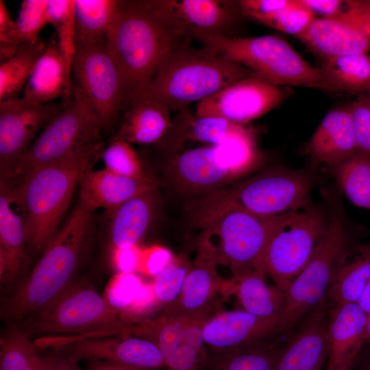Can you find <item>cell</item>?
<instances>
[{"label":"cell","mask_w":370,"mask_h":370,"mask_svg":"<svg viewBox=\"0 0 370 370\" xmlns=\"http://www.w3.org/2000/svg\"><path fill=\"white\" fill-rule=\"evenodd\" d=\"M189 39L156 0L119 1L106 42L122 76L125 101L145 89L161 64L189 45Z\"/></svg>","instance_id":"cell-1"},{"label":"cell","mask_w":370,"mask_h":370,"mask_svg":"<svg viewBox=\"0 0 370 370\" xmlns=\"http://www.w3.org/2000/svg\"><path fill=\"white\" fill-rule=\"evenodd\" d=\"M92 213L79 202L28 278L3 301L0 311L3 320L12 326L27 325L75 280Z\"/></svg>","instance_id":"cell-2"},{"label":"cell","mask_w":370,"mask_h":370,"mask_svg":"<svg viewBox=\"0 0 370 370\" xmlns=\"http://www.w3.org/2000/svg\"><path fill=\"white\" fill-rule=\"evenodd\" d=\"M312 179L306 173L274 168L199 195L190 201V222L204 230L230 210L262 217L283 214L311 206Z\"/></svg>","instance_id":"cell-3"},{"label":"cell","mask_w":370,"mask_h":370,"mask_svg":"<svg viewBox=\"0 0 370 370\" xmlns=\"http://www.w3.org/2000/svg\"><path fill=\"white\" fill-rule=\"evenodd\" d=\"M99 140L42 166L18 181L29 252L42 253L58 232L76 186L100 147Z\"/></svg>","instance_id":"cell-4"},{"label":"cell","mask_w":370,"mask_h":370,"mask_svg":"<svg viewBox=\"0 0 370 370\" xmlns=\"http://www.w3.org/2000/svg\"><path fill=\"white\" fill-rule=\"evenodd\" d=\"M253 75L256 74L241 64L187 45L161 64L135 97L153 99L171 110H181Z\"/></svg>","instance_id":"cell-5"},{"label":"cell","mask_w":370,"mask_h":370,"mask_svg":"<svg viewBox=\"0 0 370 370\" xmlns=\"http://www.w3.org/2000/svg\"><path fill=\"white\" fill-rule=\"evenodd\" d=\"M256 134L251 127L219 144L173 154L165 166L171 186L187 195H204L230 185L260 162Z\"/></svg>","instance_id":"cell-6"},{"label":"cell","mask_w":370,"mask_h":370,"mask_svg":"<svg viewBox=\"0 0 370 370\" xmlns=\"http://www.w3.org/2000/svg\"><path fill=\"white\" fill-rule=\"evenodd\" d=\"M201 43L204 51L241 64L275 85L337 92L320 67L310 64L280 37L217 36Z\"/></svg>","instance_id":"cell-7"},{"label":"cell","mask_w":370,"mask_h":370,"mask_svg":"<svg viewBox=\"0 0 370 370\" xmlns=\"http://www.w3.org/2000/svg\"><path fill=\"white\" fill-rule=\"evenodd\" d=\"M329 199L328 227L310 259L291 282L286 294V307L278 326V334L292 332L325 297L334 267L349 247L350 236L340 200Z\"/></svg>","instance_id":"cell-8"},{"label":"cell","mask_w":370,"mask_h":370,"mask_svg":"<svg viewBox=\"0 0 370 370\" xmlns=\"http://www.w3.org/2000/svg\"><path fill=\"white\" fill-rule=\"evenodd\" d=\"M121 311L85 280H75L23 328L30 334L88 336L124 328Z\"/></svg>","instance_id":"cell-9"},{"label":"cell","mask_w":370,"mask_h":370,"mask_svg":"<svg viewBox=\"0 0 370 370\" xmlns=\"http://www.w3.org/2000/svg\"><path fill=\"white\" fill-rule=\"evenodd\" d=\"M62 106L3 180L18 181L36 169L60 160L77 148L99 140L103 127L79 88L73 84L71 98Z\"/></svg>","instance_id":"cell-10"},{"label":"cell","mask_w":370,"mask_h":370,"mask_svg":"<svg viewBox=\"0 0 370 370\" xmlns=\"http://www.w3.org/2000/svg\"><path fill=\"white\" fill-rule=\"evenodd\" d=\"M300 210L262 217L239 210H230L204 230L209 236L217 238V245L210 243L215 249L220 264L228 267L233 277L250 270L262 271L260 264L268 244Z\"/></svg>","instance_id":"cell-11"},{"label":"cell","mask_w":370,"mask_h":370,"mask_svg":"<svg viewBox=\"0 0 370 370\" xmlns=\"http://www.w3.org/2000/svg\"><path fill=\"white\" fill-rule=\"evenodd\" d=\"M328 227V217L317 208L311 205L299 211L268 244L260 269L285 292L310 259Z\"/></svg>","instance_id":"cell-12"},{"label":"cell","mask_w":370,"mask_h":370,"mask_svg":"<svg viewBox=\"0 0 370 370\" xmlns=\"http://www.w3.org/2000/svg\"><path fill=\"white\" fill-rule=\"evenodd\" d=\"M72 74L75 86L84 93L103 127L111 126L125 95L122 76L106 38L95 45L76 49Z\"/></svg>","instance_id":"cell-13"},{"label":"cell","mask_w":370,"mask_h":370,"mask_svg":"<svg viewBox=\"0 0 370 370\" xmlns=\"http://www.w3.org/2000/svg\"><path fill=\"white\" fill-rule=\"evenodd\" d=\"M208 317L161 314L140 323L132 332L156 343L166 370H204L208 352L202 330Z\"/></svg>","instance_id":"cell-14"},{"label":"cell","mask_w":370,"mask_h":370,"mask_svg":"<svg viewBox=\"0 0 370 370\" xmlns=\"http://www.w3.org/2000/svg\"><path fill=\"white\" fill-rule=\"evenodd\" d=\"M322 60L370 52V0H348L340 14L316 18L297 37Z\"/></svg>","instance_id":"cell-15"},{"label":"cell","mask_w":370,"mask_h":370,"mask_svg":"<svg viewBox=\"0 0 370 370\" xmlns=\"http://www.w3.org/2000/svg\"><path fill=\"white\" fill-rule=\"evenodd\" d=\"M286 96L280 86L253 75L199 102L195 115L219 116L245 125L280 105Z\"/></svg>","instance_id":"cell-16"},{"label":"cell","mask_w":370,"mask_h":370,"mask_svg":"<svg viewBox=\"0 0 370 370\" xmlns=\"http://www.w3.org/2000/svg\"><path fill=\"white\" fill-rule=\"evenodd\" d=\"M54 350L64 352L76 362L101 360L149 370L166 368L156 343L140 335L79 337L55 343Z\"/></svg>","instance_id":"cell-17"},{"label":"cell","mask_w":370,"mask_h":370,"mask_svg":"<svg viewBox=\"0 0 370 370\" xmlns=\"http://www.w3.org/2000/svg\"><path fill=\"white\" fill-rule=\"evenodd\" d=\"M62 104L40 105L23 97L0 102L1 178H6L30 147L39 130L62 108Z\"/></svg>","instance_id":"cell-18"},{"label":"cell","mask_w":370,"mask_h":370,"mask_svg":"<svg viewBox=\"0 0 370 370\" xmlns=\"http://www.w3.org/2000/svg\"><path fill=\"white\" fill-rule=\"evenodd\" d=\"M221 264L215 249L203 235L197 253L186 276L181 293L173 303L164 306V314L185 317H209L208 312L217 295L230 292L231 280H224L218 272Z\"/></svg>","instance_id":"cell-19"},{"label":"cell","mask_w":370,"mask_h":370,"mask_svg":"<svg viewBox=\"0 0 370 370\" xmlns=\"http://www.w3.org/2000/svg\"><path fill=\"white\" fill-rule=\"evenodd\" d=\"M188 36L201 42L210 38L227 36L242 14L237 1L156 0Z\"/></svg>","instance_id":"cell-20"},{"label":"cell","mask_w":370,"mask_h":370,"mask_svg":"<svg viewBox=\"0 0 370 370\" xmlns=\"http://www.w3.org/2000/svg\"><path fill=\"white\" fill-rule=\"evenodd\" d=\"M329 306L324 298L295 328L284 343L274 370H317L327 360Z\"/></svg>","instance_id":"cell-21"},{"label":"cell","mask_w":370,"mask_h":370,"mask_svg":"<svg viewBox=\"0 0 370 370\" xmlns=\"http://www.w3.org/2000/svg\"><path fill=\"white\" fill-rule=\"evenodd\" d=\"M278 321L251 314L243 309L225 310L209 317L203 325L208 352H230L278 334Z\"/></svg>","instance_id":"cell-22"},{"label":"cell","mask_w":370,"mask_h":370,"mask_svg":"<svg viewBox=\"0 0 370 370\" xmlns=\"http://www.w3.org/2000/svg\"><path fill=\"white\" fill-rule=\"evenodd\" d=\"M1 180L0 279L1 284L14 282L25 264L28 251L25 217L17 186Z\"/></svg>","instance_id":"cell-23"},{"label":"cell","mask_w":370,"mask_h":370,"mask_svg":"<svg viewBox=\"0 0 370 370\" xmlns=\"http://www.w3.org/2000/svg\"><path fill=\"white\" fill-rule=\"evenodd\" d=\"M79 185L80 204L92 212L103 208L110 214L132 198L158 188L155 179L130 178L106 169L97 171L88 169Z\"/></svg>","instance_id":"cell-24"},{"label":"cell","mask_w":370,"mask_h":370,"mask_svg":"<svg viewBox=\"0 0 370 370\" xmlns=\"http://www.w3.org/2000/svg\"><path fill=\"white\" fill-rule=\"evenodd\" d=\"M367 316L357 303L329 306L326 369L354 362L364 345Z\"/></svg>","instance_id":"cell-25"},{"label":"cell","mask_w":370,"mask_h":370,"mask_svg":"<svg viewBox=\"0 0 370 370\" xmlns=\"http://www.w3.org/2000/svg\"><path fill=\"white\" fill-rule=\"evenodd\" d=\"M357 151L349 106L328 112L309 139L306 152L317 162L335 166Z\"/></svg>","instance_id":"cell-26"},{"label":"cell","mask_w":370,"mask_h":370,"mask_svg":"<svg viewBox=\"0 0 370 370\" xmlns=\"http://www.w3.org/2000/svg\"><path fill=\"white\" fill-rule=\"evenodd\" d=\"M72 87L56 38L53 37L36 64L22 97L40 105L53 103L62 97L64 106L71 98Z\"/></svg>","instance_id":"cell-27"},{"label":"cell","mask_w":370,"mask_h":370,"mask_svg":"<svg viewBox=\"0 0 370 370\" xmlns=\"http://www.w3.org/2000/svg\"><path fill=\"white\" fill-rule=\"evenodd\" d=\"M159 204L157 188L132 198L110 214L112 249L138 246L153 224Z\"/></svg>","instance_id":"cell-28"},{"label":"cell","mask_w":370,"mask_h":370,"mask_svg":"<svg viewBox=\"0 0 370 370\" xmlns=\"http://www.w3.org/2000/svg\"><path fill=\"white\" fill-rule=\"evenodd\" d=\"M370 280V242L353 245L338 260L325 295L329 306L358 303Z\"/></svg>","instance_id":"cell-29"},{"label":"cell","mask_w":370,"mask_h":370,"mask_svg":"<svg viewBox=\"0 0 370 370\" xmlns=\"http://www.w3.org/2000/svg\"><path fill=\"white\" fill-rule=\"evenodd\" d=\"M116 134L130 143L149 145L162 140L172 126L170 109L151 99L134 97Z\"/></svg>","instance_id":"cell-30"},{"label":"cell","mask_w":370,"mask_h":370,"mask_svg":"<svg viewBox=\"0 0 370 370\" xmlns=\"http://www.w3.org/2000/svg\"><path fill=\"white\" fill-rule=\"evenodd\" d=\"M177 123L164 136L171 149H179L186 141L219 144L245 133L249 127L219 116H193L186 108L180 110Z\"/></svg>","instance_id":"cell-31"},{"label":"cell","mask_w":370,"mask_h":370,"mask_svg":"<svg viewBox=\"0 0 370 370\" xmlns=\"http://www.w3.org/2000/svg\"><path fill=\"white\" fill-rule=\"evenodd\" d=\"M267 277L263 271L256 269L233 277V293L243 310L279 323L286 307V294L274 284H268Z\"/></svg>","instance_id":"cell-32"},{"label":"cell","mask_w":370,"mask_h":370,"mask_svg":"<svg viewBox=\"0 0 370 370\" xmlns=\"http://www.w3.org/2000/svg\"><path fill=\"white\" fill-rule=\"evenodd\" d=\"M277 335L223 353L210 354L204 370H274L283 348Z\"/></svg>","instance_id":"cell-33"},{"label":"cell","mask_w":370,"mask_h":370,"mask_svg":"<svg viewBox=\"0 0 370 370\" xmlns=\"http://www.w3.org/2000/svg\"><path fill=\"white\" fill-rule=\"evenodd\" d=\"M119 0H74L76 49L106 38Z\"/></svg>","instance_id":"cell-34"},{"label":"cell","mask_w":370,"mask_h":370,"mask_svg":"<svg viewBox=\"0 0 370 370\" xmlns=\"http://www.w3.org/2000/svg\"><path fill=\"white\" fill-rule=\"evenodd\" d=\"M337 92H370V55L356 53L323 59L320 67Z\"/></svg>","instance_id":"cell-35"},{"label":"cell","mask_w":370,"mask_h":370,"mask_svg":"<svg viewBox=\"0 0 370 370\" xmlns=\"http://www.w3.org/2000/svg\"><path fill=\"white\" fill-rule=\"evenodd\" d=\"M47 45L40 38L22 44L11 58L1 62L0 102L19 97Z\"/></svg>","instance_id":"cell-36"},{"label":"cell","mask_w":370,"mask_h":370,"mask_svg":"<svg viewBox=\"0 0 370 370\" xmlns=\"http://www.w3.org/2000/svg\"><path fill=\"white\" fill-rule=\"evenodd\" d=\"M340 188L355 206L370 210V156L356 151L332 166Z\"/></svg>","instance_id":"cell-37"},{"label":"cell","mask_w":370,"mask_h":370,"mask_svg":"<svg viewBox=\"0 0 370 370\" xmlns=\"http://www.w3.org/2000/svg\"><path fill=\"white\" fill-rule=\"evenodd\" d=\"M0 370H43L41 355L23 328L12 326L1 338Z\"/></svg>","instance_id":"cell-38"},{"label":"cell","mask_w":370,"mask_h":370,"mask_svg":"<svg viewBox=\"0 0 370 370\" xmlns=\"http://www.w3.org/2000/svg\"><path fill=\"white\" fill-rule=\"evenodd\" d=\"M49 23L54 27L59 51L71 79L76 53L74 0H48Z\"/></svg>","instance_id":"cell-39"},{"label":"cell","mask_w":370,"mask_h":370,"mask_svg":"<svg viewBox=\"0 0 370 370\" xmlns=\"http://www.w3.org/2000/svg\"><path fill=\"white\" fill-rule=\"evenodd\" d=\"M105 169L127 177L151 179L131 143L116 135L102 153Z\"/></svg>","instance_id":"cell-40"},{"label":"cell","mask_w":370,"mask_h":370,"mask_svg":"<svg viewBox=\"0 0 370 370\" xmlns=\"http://www.w3.org/2000/svg\"><path fill=\"white\" fill-rule=\"evenodd\" d=\"M191 264L186 256H178L155 275L151 291L157 304L164 307L176 300Z\"/></svg>","instance_id":"cell-41"},{"label":"cell","mask_w":370,"mask_h":370,"mask_svg":"<svg viewBox=\"0 0 370 370\" xmlns=\"http://www.w3.org/2000/svg\"><path fill=\"white\" fill-rule=\"evenodd\" d=\"M48 0L23 1L18 16L15 21L14 44L21 45L37 42L42 29L49 23Z\"/></svg>","instance_id":"cell-42"},{"label":"cell","mask_w":370,"mask_h":370,"mask_svg":"<svg viewBox=\"0 0 370 370\" xmlns=\"http://www.w3.org/2000/svg\"><path fill=\"white\" fill-rule=\"evenodd\" d=\"M315 18L313 13L299 0H289L285 7L262 24L297 38L308 29Z\"/></svg>","instance_id":"cell-43"},{"label":"cell","mask_w":370,"mask_h":370,"mask_svg":"<svg viewBox=\"0 0 370 370\" xmlns=\"http://www.w3.org/2000/svg\"><path fill=\"white\" fill-rule=\"evenodd\" d=\"M357 151L370 156V96L363 93L350 105Z\"/></svg>","instance_id":"cell-44"},{"label":"cell","mask_w":370,"mask_h":370,"mask_svg":"<svg viewBox=\"0 0 370 370\" xmlns=\"http://www.w3.org/2000/svg\"><path fill=\"white\" fill-rule=\"evenodd\" d=\"M16 23L3 0H0V62L11 58L18 48L14 44Z\"/></svg>","instance_id":"cell-45"},{"label":"cell","mask_w":370,"mask_h":370,"mask_svg":"<svg viewBox=\"0 0 370 370\" xmlns=\"http://www.w3.org/2000/svg\"><path fill=\"white\" fill-rule=\"evenodd\" d=\"M173 257L167 249L154 246L140 250L138 269L155 275L169 264Z\"/></svg>","instance_id":"cell-46"},{"label":"cell","mask_w":370,"mask_h":370,"mask_svg":"<svg viewBox=\"0 0 370 370\" xmlns=\"http://www.w3.org/2000/svg\"><path fill=\"white\" fill-rule=\"evenodd\" d=\"M316 18H332L343 10L346 1L341 0H299Z\"/></svg>","instance_id":"cell-47"},{"label":"cell","mask_w":370,"mask_h":370,"mask_svg":"<svg viewBox=\"0 0 370 370\" xmlns=\"http://www.w3.org/2000/svg\"><path fill=\"white\" fill-rule=\"evenodd\" d=\"M112 261L122 272H130L138 269L141 249L138 246L126 249H112Z\"/></svg>","instance_id":"cell-48"},{"label":"cell","mask_w":370,"mask_h":370,"mask_svg":"<svg viewBox=\"0 0 370 370\" xmlns=\"http://www.w3.org/2000/svg\"><path fill=\"white\" fill-rule=\"evenodd\" d=\"M43 370H79L77 362L62 350L41 355Z\"/></svg>","instance_id":"cell-49"},{"label":"cell","mask_w":370,"mask_h":370,"mask_svg":"<svg viewBox=\"0 0 370 370\" xmlns=\"http://www.w3.org/2000/svg\"><path fill=\"white\" fill-rule=\"evenodd\" d=\"M86 370H149L101 360H88Z\"/></svg>","instance_id":"cell-50"},{"label":"cell","mask_w":370,"mask_h":370,"mask_svg":"<svg viewBox=\"0 0 370 370\" xmlns=\"http://www.w3.org/2000/svg\"><path fill=\"white\" fill-rule=\"evenodd\" d=\"M351 370H370V348L362 346L353 362Z\"/></svg>","instance_id":"cell-51"},{"label":"cell","mask_w":370,"mask_h":370,"mask_svg":"<svg viewBox=\"0 0 370 370\" xmlns=\"http://www.w3.org/2000/svg\"><path fill=\"white\" fill-rule=\"evenodd\" d=\"M357 304L367 315L370 314V280L365 287Z\"/></svg>","instance_id":"cell-52"},{"label":"cell","mask_w":370,"mask_h":370,"mask_svg":"<svg viewBox=\"0 0 370 370\" xmlns=\"http://www.w3.org/2000/svg\"><path fill=\"white\" fill-rule=\"evenodd\" d=\"M363 345L370 348V314L367 316Z\"/></svg>","instance_id":"cell-53"},{"label":"cell","mask_w":370,"mask_h":370,"mask_svg":"<svg viewBox=\"0 0 370 370\" xmlns=\"http://www.w3.org/2000/svg\"><path fill=\"white\" fill-rule=\"evenodd\" d=\"M352 365L353 363H347L334 369H325V370H351Z\"/></svg>","instance_id":"cell-54"},{"label":"cell","mask_w":370,"mask_h":370,"mask_svg":"<svg viewBox=\"0 0 370 370\" xmlns=\"http://www.w3.org/2000/svg\"><path fill=\"white\" fill-rule=\"evenodd\" d=\"M317 370H321V368H319V369H317Z\"/></svg>","instance_id":"cell-55"},{"label":"cell","mask_w":370,"mask_h":370,"mask_svg":"<svg viewBox=\"0 0 370 370\" xmlns=\"http://www.w3.org/2000/svg\"><path fill=\"white\" fill-rule=\"evenodd\" d=\"M369 96H370V92H369Z\"/></svg>","instance_id":"cell-56"}]
</instances>
